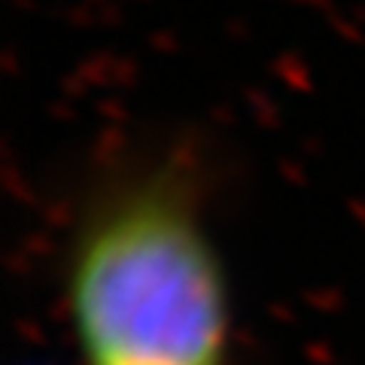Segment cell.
<instances>
[{"instance_id":"6da1fadb","label":"cell","mask_w":365,"mask_h":365,"mask_svg":"<svg viewBox=\"0 0 365 365\" xmlns=\"http://www.w3.org/2000/svg\"><path fill=\"white\" fill-rule=\"evenodd\" d=\"M61 289L83 365H228L232 289L195 143L137 150L91 177Z\"/></svg>"}]
</instances>
